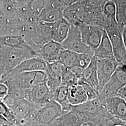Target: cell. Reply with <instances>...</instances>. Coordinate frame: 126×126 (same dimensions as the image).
Segmentation results:
<instances>
[{
    "label": "cell",
    "instance_id": "6da1fadb",
    "mask_svg": "<svg viewBox=\"0 0 126 126\" xmlns=\"http://www.w3.org/2000/svg\"><path fill=\"white\" fill-rule=\"evenodd\" d=\"M36 57L38 56L31 48L0 46V64L7 74L25 59Z\"/></svg>",
    "mask_w": 126,
    "mask_h": 126
},
{
    "label": "cell",
    "instance_id": "7a4b0ae2",
    "mask_svg": "<svg viewBox=\"0 0 126 126\" xmlns=\"http://www.w3.org/2000/svg\"><path fill=\"white\" fill-rule=\"evenodd\" d=\"M8 85L16 86L24 90L46 81V72L42 71H36L20 73L10 77L2 78Z\"/></svg>",
    "mask_w": 126,
    "mask_h": 126
},
{
    "label": "cell",
    "instance_id": "3957f363",
    "mask_svg": "<svg viewBox=\"0 0 126 126\" xmlns=\"http://www.w3.org/2000/svg\"><path fill=\"white\" fill-rule=\"evenodd\" d=\"M105 31L112 46L114 58L120 64L125 65L126 48L123 37V31L120 29L117 23L111 24Z\"/></svg>",
    "mask_w": 126,
    "mask_h": 126
},
{
    "label": "cell",
    "instance_id": "277c9868",
    "mask_svg": "<svg viewBox=\"0 0 126 126\" xmlns=\"http://www.w3.org/2000/svg\"><path fill=\"white\" fill-rule=\"evenodd\" d=\"M126 85V65L120 64L100 92L99 97L105 99L110 97L117 96L119 91Z\"/></svg>",
    "mask_w": 126,
    "mask_h": 126
},
{
    "label": "cell",
    "instance_id": "5b68a950",
    "mask_svg": "<svg viewBox=\"0 0 126 126\" xmlns=\"http://www.w3.org/2000/svg\"><path fill=\"white\" fill-rule=\"evenodd\" d=\"M63 16L71 25L79 26L90 24L92 15L81 1L66 7L63 11Z\"/></svg>",
    "mask_w": 126,
    "mask_h": 126
},
{
    "label": "cell",
    "instance_id": "8992f818",
    "mask_svg": "<svg viewBox=\"0 0 126 126\" xmlns=\"http://www.w3.org/2000/svg\"><path fill=\"white\" fill-rule=\"evenodd\" d=\"M63 49L78 53H86L94 56V50L83 42L79 28L71 25L66 38L61 44Z\"/></svg>",
    "mask_w": 126,
    "mask_h": 126
},
{
    "label": "cell",
    "instance_id": "52a82bcc",
    "mask_svg": "<svg viewBox=\"0 0 126 126\" xmlns=\"http://www.w3.org/2000/svg\"><path fill=\"white\" fill-rule=\"evenodd\" d=\"M24 98L38 109L53 99L46 82L24 90Z\"/></svg>",
    "mask_w": 126,
    "mask_h": 126
},
{
    "label": "cell",
    "instance_id": "ba28073f",
    "mask_svg": "<svg viewBox=\"0 0 126 126\" xmlns=\"http://www.w3.org/2000/svg\"><path fill=\"white\" fill-rule=\"evenodd\" d=\"M101 99H97L87 100L86 102L77 106H72L71 110L76 113L83 124L92 122L99 113Z\"/></svg>",
    "mask_w": 126,
    "mask_h": 126
},
{
    "label": "cell",
    "instance_id": "9c48e42d",
    "mask_svg": "<svg viewBox=\"0 0 126 126\" xmlns=\"http://www.w3.org/2000/svg\"><path fill=\"white\" fill-rule=\"evenodd\" d=\"M99 93L120 64L113 58H96Z\"/></svg>",
    "mask_w": 126,
    "mask_h": 126
},
{
    "label": "cell",
    "instance_id": "30bf717a",
    "mask_svg": "<svg viewBox=\"0 0 126 126\" xmlns=\"http://www.w3.org/2000/svg\"><path fill=\"white\" fill-rule=\"evenodd\" d=\"M78 27L83 42L93 50L97 48L101 41L105 30L90 24H82Z\"/></svg>",
    "mask_w": 126,
    "mask_h": 126
},
{
    "label": "cell",
    "instance_id": "8fae6325",
    "mask_svg": "<svg viewBox=\"0 0 126 126\" xmlns=\"http://www.w3.org/2000/svg\"><path fill=\"white\" fill-rule=\"evenodd\" d=\"M64 113L60 105L52 99L39 109L37 119L43 126H50L58 117Z\"/></svg>",
    "mask_w": 126,
    "mask_h": 126
},
{
    "label": "cell",
    "instance_id": "7c38bea8",
    "mask_svg": "<svg viewBox=\"0 0 126 126\" xmlns=\"http://www.w3.org/2000/svg\"><path fill=\"white\" fill-rule=\"evenodd\" d=\"M46 63L39 57H33L25 59L14 68L4 77L13 76L18 73L36 71H46Z\"/></svg>",
    "mask_w": 126,
    "mask_h": 126
},
{
    "label": "cell",
    "instance_id": "4fadbf2b",
    "mask_svg": "<svg viewBox=\"0 0 126 126\" xmlns=\"http://www.w3.org/2000/svg\"><path fill=\"white\" fill-rule=\"evenodd\" d=\"M109 113L113 117L126 122V101L121 97L115 96L105 99Z\"/></svg>",
    "mask_w": 126,
    "mask_h": 126
},
{
    "label": "cell",
    "instance_id": "5bb4252c",
    "mask_svg": "<svg viewBox=\"0 0 126 126\" xmlns=\"http://www.w3.org/2000/svg\"><path fill=\"white\" fill-rule=\"evenodd\" d=\"M63 49L61 44L50 40L41 46L37 54L45 62L51 63L58 61L59 56Z\"/></svg>",
    "mask_w": 126,
    "mask_h": 126
},
{
    "label": "cell",
    "instance_id": "9a60e30c",
    "mask_svg": "<svg viewBox=\"0 0 126 126\" xmlns=\"http://www.w3.org/2000/svg\"><path fill=\"white\" fill-rule=\"evenodd\" d=\"M71 24L63 17L53 23L51 40L61 44L66 38Z\"/></svg>",
    "mask_w": 126,
    "mask_h": 126
},
{
    "label": "cell",
    "instance_id": "2e32d148",
    "mask_svg": "<svg viewBox=\"0 0 126 126\" xmlns=\"http://www.w3.org/2000/svg\"><path fill=\"white\" fill-rule=\"evenodd\" d=\"M81 78L99 94V85L97 69V59L94 56L92 58L90 64L84 70Z\"/></svg>",
    "mask_w": 126,
    "mask_h": 126
},
{
    "label": "cell",
    "instance_id": "e0dca14e",
    "mask_svg": "<svg viewBox=\"0 0 126 126\" xmlns=\"http://www.w3.org/2000/svg\"><path fill=\"white\" fill-rule=\"evenodd\" d=\"M82 125L78 115L71 110L58 117L50 126H81Z\"/></svg>",
    "mask_w": 126,
    "mask_h": 126
},
{
    "label": "cell",
    "instance_id": "ac0fdd59",
    "mask_svg": "<svg viewBox=\"0 0 126 126\" xmlns=\"http://www.w3.org/2000/svg\"><path fill=\"white\" fill-rule=\"evenodd\" d=\"M94 56L96 58L114 57L112 46L105 30L99 45L94 50Z\"/></svg>",
    "mask_w": 126,
    "mask_h": 126
},
{
    "label": "cell",
    "instance_id": "d6986e66",
    "mask_svg": "<svg viewBox=\"0 0 126 126\" xmlns=\"http://www.w3.org/2000/svg\"><path fill=\"white\" fill-rule=\"evenodd\" d=\"M68 99L72 106H77L86 102L88 98L83 87L77 84L69 87Z\"/></svg>",
    "mask_w": 126,
    "mask_h": 126
},
{
    "label": "cell",
    "instance_id": "ffe728a7",
    "mask_svg": "<svg viewBox=\"0 0 126 126\" xmlns=\"http://www.w3.org/2000/svg\"><path fill=\"white\" fill-rule=\"evenodd\" d=\"M63 10L58 7L49 5L43 9L38 16V21L54 23L63 17Z\"/></svg>",
    "mask_w": 126,
    "mask_h": 126
},
{
    "label": "cell",
    "instance_id": "44dd1931",
    "mask_svg": "<svg viewBox=\"0 0 126 126\" xmlns=\"http://www.w3.org/2000/svg\"><path fill=\"white\" fill-rule=\"evenodd\" d=\"M68 88L69 87L60 85L52 94L53 100L60 105L65 113L71 111L72 108L68 99Z\"/></svg>",
    "mask_w": 126,
    "mask_h": 126
},
{
    "label": "cell",
    "instance_id": "7402d4cb",
    "mask_svg": "<svg viewBox=\"0 0 126 126\" xmlns=\"http://www.w3.org/2000/svg\"><path fill=\"white\" fill-rule=\"evenodd\" d=\"M8 86V94L2 100L11 109L19 101L24 99V90L16 86Z\"/></svg>",
    "mask_w": 126,
    "mask_h": 126
},
{
    "label": "cell",
    "instance_id": "603a6c76",
    "mask_svg": "<svg viewBox=\"0 0 126 126\" xmlns=\"http://www.w3.org/2000/svg\"><path fill=\"white\" fill-rule=\"evenodd\" d=\"M0 46H7L9 47H29L32 48L28 41L21 35L0 36Z\"/></svg>",
    "mask_w": 126,
    "mask_h": 126
},
{
    "label": "cell",
    "instance_id": "cb8c5ba5",
    "mask_svg": "<svg viewBox=\"0 0 126 126\" xmlns=\"http://www.w3.org/2000/svg\"><path fill=\"white\" fill-rule=\"evenodd\" d=\"M79 53L69 50L63 49L59 56L58 62L66 68L71 69L76 66Z\"/></svg>",
    "mask_w": 126,
    "mask_h": 126
},
{
    "label": "cell",
    "instance_id": "d4e9b609",
    "mask_svg": "<svg viewBox=\"0 0 126 126\" xmlns=\"http://www.w3.org/2000/svg\"><path fill=\"white\" fill-rule=\"evenodd\" d=\"M33 105L24 99L21 100L11 108L16 120L25 117L30 111Z\"/></svg>",
    "mask_w": 126,
    "mask_h": 126
},
{
    "label": "cell",
    "instance_id": "484cf974",
    "mask_svg": "<svg viewBox=\"0 0 126 126\" xmlns=\"http://www.w3.org/2000/svg\"><path fill=\"white\" fill-rule=\"evenodd\" d=\"M116 8V19L120 29L124 31L126 25V0H114Z\"/></svg>",
    "mask_w": 126,
    "mask_h": 126
},
{
    "label": "cell",
    "instance_id": "4316f807",
    "mask_svg": "<svg viewBox=\"0 0 126 126\" xmlns=\"http://www.w3.org/2000/svg\"><path fill=\"white\" fill-rule=\"evenodd\" d=\"M46 1V0H30L26 5L28 12L35 17L38 18L43 9L47 6Z\"/></svg>",
    "mask_w": 126,
    "mask_h": 126
},
{
    "label": "cell",
    "instance_id": "83f0119b",
    "mask_svg": "<svg viewBox=\"0 0 126 126\" xmlns=\"http://www.w3.org/2000/svg\"><path fill=\"white\" fill-rule=\"evenodd\" d=\"M104 15L112 23H117L116 8L114 0H108L104 5L102 10Z\"/></svg>",
    "mask_w": 126,
    "mask_h": 126
},
{
    "label": "cell",
    "instance_id": "f1b7e54d",
    "mask_svg": "<svg viewBox=\"0 0 126 126\" xmlns=\"http://www.w3.org/2000/svg\"><path fill=\"white\" fill-rule=\"evenodd\" d=\"M108 0H85L81 2L90 13H94L102 11L104 5Z\"/></svg>",
    "mask_w": 126,
    "mask_h": 126
},
{
    "label": "cell",
    "instance_id": "f546056e",
    "mask_svg": "<svg viewBox=\"0 0 126 126\" xmlns=\"http://www.w3.org/2000/svg\"><path fill=\"white\" fill-rule=\"evenodd\" d=\"M79 79L70 69L66 68L62 75L61 85L70 87V86L77 84Z\"/></svg>",
    "mask_w": 126,
    "mask_h": 126
},
{
    "label": "cell",
    "instance_id": "4dcf8cb0",
    "mask_svg": "<svg viewBox=\"0 0 126 126\" xmlns=\"http://www.w3.org/2000/svg\"><path fill=\"white\" fill-rule=\"evenodd\" d=\"M0 115L12 124H15L16 118L11 109L0 99Z\"/></svg>",
    "mask_w": 126,
    "mask_h": 126
},
{
    "label": "cell",
    "instance_id": "1f68e13d",
    "mask_svg": "<svg viewBox=\"0 0 126 126\" xmlns=\"http://www.w3.org/2000/svg\"><path fill=\"white\" fill-rule=\"evenodd\" d=\"M78 84L80 85L84 88L87 95L88 100H93L98 98L99 94L82 78L79 79Z\"/></svg>",
    "mask_w": 126,
    "mask_h": 126
},
{
    "label": "cell",
    "instance_id": "d6a6232c",
    "mask_svg": "<svg viewBox=\"0 0 126 126\" xmlns=\"http://www.w3.org/2000/svg\"><path fill=\"white\" fill-rule=\"evenodd\" d=\"M9 86L5 79H0V99H2L7 96L9 92Z\"/></svg>",
    "mask_w": 126,
    "mask_h": 126
},
{
    "label": "cell",
    "instance_id": "836d02e7",
    "mask_svg": "<svg viewBox=\"0 0 126 126\" xmlns=\"http://www.w3.org/2000/svg\"><path fill=\"white\" fill-rule=\"evenodd\" d=\"M62 4L65 8L69 6L75 4L80 1V0H60Z\"/></svg>",
    "mask_w": 126,
    "mask_h": 126
},
{
    "label": "cell",
    "instance_id": "e575fe53",
    "mask_svg": "<svg viewBox=\"0 0 126 126\" xmlns=\"http://www.w3.org/2000/svg\"><path fill=\"white\" fill-rule=\"evenodd\" d=\"M117 96L121 97L126 101V85L119 91Z\"/></svg>",
    "mask_w": 126,
    "mask_h": 126
},
{
    "label": "cell",
    "instance_id": "d590c367",
    "mask_svg": "<svg viewBox=\"0 0 126 126\" xmlns=\"http://www.w3.org/2000/svg\"><path fill=\"white\" fill-rule=\"evenodd\" d=\"M2 1H3V0H0V7H1L2 6Z\"/></svg>",
    "mask_w": 126,
    "mask_h": 126
},
{
    "label": "cell",
    "instance_id": "8d00e7d4",
    "mask_svg": "<svg viewBox=\"0 0 126 126\" xmlns=\"http://www.w3.org/2000/svg\"><path fill=\"white\" fill-rule=\"evenodd\" d=\"M81 126H90L89 125H88V124H83V125H82Z\"/></svg>",
    "mask_w": 126,
    "mask_h": 126
},
{
    "label": "cell",
    "instance_id": "74e56055",
    "mask_svg": "<svg viewBox=\"0 0 126 126\" xmlns=\"http://www.w3.org/2000/svg\"><path fill=\"white\" fill-rule=\"evenodd\" d=\"M11 126H18L17 125H16V124H12L11 125Z\"/></svg>",
    "mask_w": 126,
    "mask_h": 126
},
{
    "label": "cell",
    "instance_id": "f35d334b",
    "mask_svg": "<svg viewBox=\"0 0 126 126\" xmlns=\"http://www.w3.org/2000/svg\"><path fill=\"white\" fill-rule=\"evenodd\" d=\"M84 0H80V1H84Z\"/></svg>",
    "mask_w": 126,
    "mask_h": 126
},
{
    "label": "cell",
    "instance_id": "ab89813d",
    "mask_svg": "<svg viewBox=\"0 0 126 126\" xmlns=\"http://www.w3.org/2000/svg\"><path fill=\"white\" fill-rule=\"evenodd\" d=\"M125 29V30H126V26H125V29Z\"/></svg>",
    "mask_w": 126,
    "mask_h": 126
},
{
    "label": "cell",
    "instance_id": "60d3db41",
    "mask_svg": "<svg viewBox=\"0 0 126 126\" xmlns=\"http://www.w3.org/2000/svg\"><path fill=\"white\" fill-rule=\"evenodd\" d=\"M1 116H1V115H0V118H1Z\"/></svg>",
    "mask_w": 126,
    "mask_h": 126
},
{
    "label": "cell",
    "instance_id": "b9f144b4",
    "mask_svg": "<svg viewBox=\"0 0 126 126\" xmlns=\"http://www.w3.org/2000/svg\"><path fill=\"white\" fill-rule=\"evenodd\" d=\"M122 126V125H118V126Z\"/></svg>",
    "mask_w": 126,
    "mask_h": 126
},
{
    "label": "cell",
    "instance_id": "7bdbcfd3",
    "mask_svg": "<svg viewBox=\"0 0 126 126\" xmlns=\"http://www.w3.org/2000/svg\"><path fill=\"white\" fill-rule=\"evenodd\" d=\"M125 65H126V64H125Z\"/></svg>",
    "mask_w": 126,
    "mask_h": 126
}]
</instances>
